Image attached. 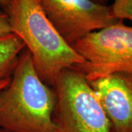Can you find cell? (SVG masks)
Listing matches in <instances>:
<instances>
[{"label":"cell","mask_w":132,"mask_h":132,"mask_svg":"<svg viewBox=\"0 0 132 132\" xmlns=\"http://www.w3.org/2000/svg\"><path fill=\"white\" fill-rule=\"evenodd\" d=\"M3 9L11 32L23 42L46 85L53 87L63 70L84 63L82 57L53 27L38 0H9Z\"/></svg>","instance_id":"obj_1"},{"label":"cell","mask_w":132,"mask_h":132,"mask_svg":"<svg viewBox=\"0 0 132 132\" xmlns=\"http://www.w3.org/2000/svg\"><path fill=\"white\" fill-rule=\"evenodd\" d=\"M56 96L40 79L27 48L9 83L0 90V128L10 132H54Z\"/></svg>","instance_id":"obj_2"},{"label":"cell","mask_w":132,"mask_h":132,"mask_svg":"<svg viewBox=\"0 0 132 132\" xmlns=\"http://www.w3.org/2000/svg\"><path fill=\"white\" fill-rule=\"evenodd\" d=\"M52 87L54 132H112L96 93L79 70H63Z\"/></svg>","instance_id":"obj_3"},{"label":"cell","mask_w":132,"mask_h":132,"mask_svg":"<svg viewBox=\"0 0 132 132\" xmlns=\"http://www.w3.org/2000/svg\"><path fill=\"white\" fill-rule=\"evenodd\" d=\"M72 47L84 63L75 67L88 81L118 72H132V27L123 20L95 31Z\"/></svg>","instance_id":"obj_4"},{"label":"cell","mask_w":132,"mask_h":132,"mask_svg":"<svg viewBox=\"0 0 132 132\" xmlns=\"http://www.w3.org/2000/svg\"><path fill=\"white\" fill-rule=\"evenodd\" d=\"M57 32L73 46L86 35L115 24L111 6L92 0H38Z\"/></svg>","instance_id":"obj_5"},{"label":"cell","mask_w":132,"mask_h":132,"mask_svg":"<svg viewBox=\"0 0 132 132\" xmlns=\"http://www.w3.org/2000/svg\"><path fill=\"white\" fill-rule=\"evenodd\" d=\"M112 132H132V72H118L89 81Z\"/></svg>","instance_id":"obj_6"},{"label":"cell","mask_w":132,"mask_h":132,"mask_svg":"<svg viewBox=\"0 0 132 132\" xmlns=\"http://www.w3.org/2000/svg\"><path fill=\"white\" fill-rule=\"evenodd\" d=\"M24 48L23 42L13 33L0 36V81L11 77Z\"/></svg>","instance_id":"obj_7"},{"label":"cell","mask_w":132,"mask_h":132,"mask_svg":"<svg viewBox=\"0 0 132 132\" xmlns=\"http://www.w3.org/2000/svg\"><path fill=\"white\" fill-rule=\"evenodd\" d=\"M110 6L114 17L132 21V0H114Z\"/></svg>","instance_id":"obj_8"},{"label":"cell","mask_w":132,"mask_h":132,"mask_svg":"<svg viewBox=\"0 0 132 132\" xmlns=\"http://www.w3.org/2000/svg\"><path fill=\"white\" fill-rule=\"evenodd\" d=\"M11 33L7 15L4 10H0V36Z\"/></svg>","instance_id":"obj_9"},{"label":"cell","mask_w":132,"mask_h":132,"mask_svg":"<svg viewBox=\"0 0 132 132\" xmlns=\"http://www.w3.org/2000/svg\"><path fill=\"white\" fill-rule=\"evenodd\" d=\"M10 80V78H7V79H5L0 81V90L4 88L5 86L9 83Z\"/></svg>","instance_id":"obj_10"},{"label":"cell","mask_w":132,"mask_h":132,"mask_svg":"<svg viewBox=\"0 0 132 132\" xmlns=\"http://www.w3.org/2000/svg\"><path fill=\"white\" fill-rule=\"evenodd\" d=\"M92 1H93V2H96V3H98V4L106 5V3H107V2H109V1H111V0H92Z\"/></svg>","instance_id":"obj_11"},{"label":"cell","mask_w":132,"mask_h":132,"mask_svg":"<svg viewBox=\"0 0 132 132\" xmlns=\"http://www.w3.org/2000/svg\"><path fill=\"white\" fill-rule=\"evenodd\" d=\"M8 1L9 0H0V5L4 8L5 6H6V5L7 4Z\"/></svg>","instance_id":"obj_12"},{"label":"cell","mask_w":132,"mask_h":132,"mask_svg":"<svg viewBox=\"0 0 132 132\" xmlns=\"http://www.w3.org/2000/svg\"><path fill=\"white\" fill-rule=\"evenodd\" d=\"M0 132H10V131H6V130H4V129L0 128Z\"/></svg>","instance_id":"obj_13"}]
</instances>
